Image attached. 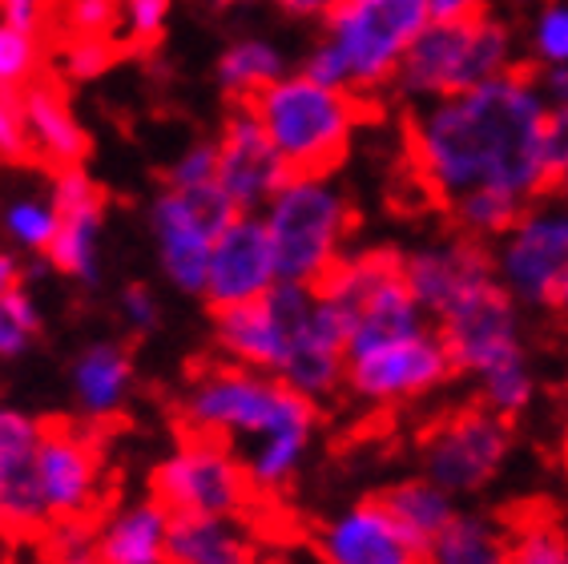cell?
I'll use <instances>...</instances> for the list:
<instances>
[{"label":"cell","mask_w":568,"mask_h":564,"mask_svg":"<svg viewBox=\"0 0 568 564\" xmlns=\"http://www.w3.org/2000/svg\"><path fill=\"white\" fill-rule=\"evenodd\" d=\"M548 113L536 77L516 69L488 85L424 101L407 118V158L419 185L448 210L476 190L536 202L552 194Z\"/></svg>","instance_id":"obj_1"},{"label":"cell","mask_w":568,"mask_h":564,"mask_svg":"<svg viewBox=\"0 0 568 564\" xmlns=\"http://www.w3.org/2000/svg\"><path fill=\"white\" fill-rule=\"evenodd\" d=\"M174 415L182 432L210 435L239 452L258 504L295 489L323 427V412L283 380L226 359L197 367L182 383Z\"/></svg>","instance_id":"obj_2"},{"label":"cell","mask_w":568,"mask_h":564,"mask_svg":"<svg viewBox=\"0 0 568 564\" xmlns=\"http://www.w3.org/2000/svg\"><path fill=\"white\" fill-rule=\"evenodd\" d=\"M318 24L323 33L298 69L363 101L379 89H395L407 49L432 17L424 0H335Z\"/></svg>","instance_id":"obj_3"},{"label":"cell","mask_w":568,"mask_h":564,"mask_svg":"<svg viewBox=\"0 0 568 564\" xmlns=\"http://www.w3.org/2000/svg\"><path fill=\"white\" fill-rule=\"evenodd\" d=\"M436 331L448 348L456 375L471 380L480 407L513 423L532 412L540 395V375H536L525 311L500 286L459 306L456 315L436 323Z\"/></svg>","instance_id":"obj_4"},{"label":"cell","mask_w":568,"mask_h":564,"mask_svg":"<svg viewBox=\"0 0 568 564\" xmlns=\"http://www.w3.org/2000/svg\"><path fill=\"white\" fill-rule=\"evenodd\" d=\"M251 109L291 174H331L363 125V101L355 93L323 85L303 69L274 81Z\"/></svg>","instance_id":"obj_5"},{"label":"cell","mask_w":568,"mask_h":564,"mask_svg":"<svg viewBox=\"0 0 568 564\" xmlns=\"http://www.w3.org/2000/svg\"><path fill=\"white\" fill-rule=\"evenodd\" d=\"M271 239L278 282L323 286L327 274L347 259L351 198L331 174H291L278 194L258 210Z\"/></svg>","instance_id":"obj_6"},{"label":"cell","mask_w":568,"mask_h":564,"mask_svg":"<svg viewBox=\"0 0 568 564\" xmlns=\"http://www.w3.org/2000/svg\"><path fill=\"white\" fill-rule=\"evenodd\" d=\"M516 53H520L516 33L493 12H480L471 21H432L407 49L404 69L395 77V93L412 105L468 93L496 77L516 73L520 69Z\"/></svg>","instance_id":"obj_7"},{"label":"cell","mask_w":568,"mask_h":564,"mask_svg":"<svg viewBox=\"0 0 568 564\" xmlns=\"http://www.w3.org/2000/svg\"><path fill=\"white\" fill-rule=\"evenodd\" d=\"M456 380L452 355L436 323L395 331V335L347 343V380L343 395L367 412H407Z\"/></svg>","instance_id":"obj_8"},{"label":"cell","mask_w":568,"mask_h":564,"mask_svg":"<svg viewBox=\"0 0 568 564\" xmlns=\"http://www.w3.org/2000/svg\"><path fill=\"white\" fill-rule=\"evenodd\" d=\"M516 452V423L480 403H459L427 423L416 444L419 476L456 496L459 504L484 496L508 472Z\"/></svg>","instance_id":"obj_9"},{"label":"cell","mask_w":568,"mask_h":564,"mask_svg":"<svg viewBox=\"0 0 568 564\" xmlns=\"http://www.w3.org/2000/svg\"><path fill=\"white\" fill-rule=\"evenodd\" d=\"M493 271L500 291L520 311H545L568 319V207L536 198L513 230L493 242Z\"/></svg>","instance_id":"obj_10"},{"label":"cell","mask_w":568,"mask_h":564,"mask_svg":"<svg viewBox=\"0 0 568 564\" xmlns=\"http://www.w3.org/2000/svg\"><path fill=\"white\" fill-rule=\"evenodd\" d=\"M150 492L170 516H246L258 512L239 452L210 435L182 432L150 467Z\"/></svg>","instance_id":"obj_11"},{"label":"cell","mask_w":568,"mask_h":564,"mask_svg":"<svg viewBox=\"0 0 568 564\" xmlns=\"http://www.w3.org/2000/svg\"><path fill=\"white\" fill-rule=\"evenodd\" d=\"M33 472L49 532L89 528L110 504L105 435L89 423H44L33 447Z\"/></svg>","instance_id":"obj_12"},{"label":"cell","mask_w":568,"mask_h":564,"mask_svg":"<svg viewBox=\"0 0 568 564\" xmlns=\"http://www.w3.org/2000/svg\"><path fill=\"white\" fill-rule=\"evenodd\" d=\"M234 214L239 210L230 207L219 185L194 190V194L162 185V194L150 202V239L158 250V266L174 291L202 294L210 250L222 230L234 222Z\"/></svg>","instance_id":"obj_13"},{"label":"cell","mask_w":568,"mask_h":564,"mask_svg":"<svg viewBox=\"0 0 568 564\" xmlns=\"http://www.w3.org/2000/svg\"><path fill=\"white\" fill-rule=\"evenodd\" d=\"M399 262H404L407 291L416 294V303L432 323H444L459 306L500 286L493 271V250L476 239H464L459 230L416 242L399 254Z\"/></svg>","instance_id":"obj_14"},{"label":"cell","mask_w":568,"mask_h":564,"mask_svg":"<svg viewBox=\"0 0 568 564\" xmlns=\"http://www.w3.org/2000/svg\"><path fill=\"white\" fill-rule=\"evenodd\" d=\"M311 299H315V286L278 282L258 303L219 311L214 315V348L226 363L278 375L291 335H295V323L306 315Z\"/></svg>","instance_id":"obj_15"},{"label":"cell","mask_w":568,"mask_h":564,"mask_svg":"<svg viewBox=\"0 0 568 564\" xmlns=\"http://www.w3.org/2000/svg\"><path fill=\"white\" fill-rule=\"evenodd\" d=\"M306 553L315 564H424V544L412 541L375 496H355L311 528Z\"/></svg>","instance_id":"obj_16"},{"label":"cell","mask_w":568,"mask_h":564,"mask_svg":"<svg viewBox=\"0 0 568 564\" xmlns=\"http://www.w3.org/2000/svg\"><path fill=\"white\" fill-rule=\"evenodd\" d=\"M49 194L61 222L44 262L73 282H98L101 254H105V190L93 182L85 165H69V170H53Z\"/></svg>","instance_id":"obj_17"},{"label":"cell","mask_w":568,"mask_h":564,"mask_svg":"<svg viewBox=\"0 0 568 564\" xmlns=\"http://www.w3.org/2000/svg\"><path fill=\"white\" fill-rule=\"evenodd\" d=\"M214 145H219V190L239 214H258L291 178L251 105L226 109Z\"/></svg>","instance_id":"obj_18"},{"label":"cell","mask_w":568,"mask_h":564,"mask_svg":"<svg viewBox=\"0 0 568 564\" xmlns=\"http://www.w3.org/2000/svg\"><path fill=\"white\" fill-rule=\"evenodd\" d=\"M274 286H278V266H274V250L263 230V218L234 214V222L222 230L214 250H210L206 279H202L197 299L219 315V311L258 303Z\"/></svg>","instance_id":"obj_19"},{"label":"cell","mask_w":568,"mask_h":564,"mask_svg":"<svg viewBox=\"0 0 568 564\" xmlns=\"http://www.w3.org/2000/svg\"><path fill=\"white\" fill-rule=\"evenodd\" d=\"M291 391H298L303 400H311L315 407L339 400L343 380H347V331H343L339 315L323 303V294L315 291L306 315L295 323L291 348L278 375Z\"/></svg>","instance_id":"obj_20"},{"label":"cell","mask_w":568,"mask_h":564,"mask_svg":"<svg viewBox=\"0 0 568 564\" xmlns=\"http://www.w3.org/2000/svg\"><path fill=\"white\" fill-rule=\"evenodd\" d=\"M133 391H138V363L133 351L118 339H98L77 351L69 363V395H73L77 423L105 427L130 412Z\"/></svg>","instance_id":"obj_21"},{"label":"cell","mask_w":568,"mask_h":564,"mask_svg":"<svg viewBox=\"0 0 568 564\" xmlns=\"http://www.w3.org/2000/svg\"><path fill=\"white\" fill-rule=\"evenodd\" d=\"M170 524L174 516L150 492L110 500L89 524V544L101 564H170Z\"/></svg>","instance_id":"obj_22"},{"label":"cell","mask_w":568,"mask_h":564,"mask_svg":"<svg viewBox=\"0 0 568 564\" xmlns=\"http://www.w3.org/2000/svg\"><path fill=\"white\" fill-rule=\"evenodd\" d=\"M271 548L258 512L246 516H174L170 564H258Z\"/></svg>","instance_id":"obj_23"},{"label":"cell","mask_w":568,"mask_h":564,"mask_svg":"<svg viewBox=\"0 0 568 564\" xmlns=\"http://www.w3.org/2000/svg\"><path fill=\"white\" fill-rule=\"evenodd\" d=\"M24 125H29V150L49 170L85 165L89 158V130L77 118L61 81L41 77L33 89H24Z\"/></svg>","instance_id":"obj_24"},{"label":"cell","mask_w":568,"mask_h":564,"mask_svg":"<svg viewBox=\"0 0 568 564\" xmlns=\"http://www.w3.org/2000/svg\"><path fill=\"white\" fill-rule=\"evenodd\" d=\"M33 447L0 452V532L24 544H41L49 536V516H44L33 472Z\"/></svg>","instance_id":"obj_25"},{"label":"cell","mask_w":568,"mask_h":564,"mask_svg":"<svg viewBox=\"0 0 568 564\" xmlns=\"http://www.w3.org/2000/svg\"><path fill=\"white\" fill-rule=\"evenodd\" d=\"M424 564H508V521L484 508H459L456 521L424 544Z\"/></svg>","instance_id":"obj_26"},{"label":"cell","mask_w":568,"mask_h":564,"mask_svg":"<svg viewBox=\"0 0 568 564\" xmlns=\"http://www.w3.org/2000/svg\"><path fill=\"white\" fill-rule=\"evenodd\" d=\"M286 73H291L286 53L266 37H234L214 61V77H219L230 105H251L258 93H266Z\"/></svg>","instance_id":"obj_27"},{"label":"cell","mask_w":568,"mask_h":564,"mask_svg":"<svg viewBox=\"0 0 568 564\" xmlns=\"http://www.w3.org/2000/svg\"><path fill=\"white\" fill-rule=\"evenodd\" d=\"M379 500H383V508L395 516V524L419 544L436 541L439 532L456 521V512L464 508L456 496H448L439 484H432V480L419 476V472L387 484V489L379 492Z\"/></svg>","instance_id":"obj_28"},{"label":"cell","mask_w":568,"mask_h":564,"mask_svg":"<svg viewBox=\"0 0 568 564\" xmlns=\"http://www.w3.org/2000/svg\"><path fill=\"white\" fill-rule=\"evenodd\" d=\"M57 202L49 190H21L0 202V234L17 254L44 259L57 239Z\"/></svg>","instance_id":"obj_29"},{"label":"cell","mask_w":568,"mask_h":564,"mask_svg":"<svg viewBox=\"0 0 568 564\" xmlns=\"http://www.w3.org/2000/svg\"><path fill=\"white\" fill-rule=\"evenodd\" d=\"M508 564H568V524L548 508H525L508 521Z\"/></svg>","instance_id":"obj_30"},{"label":"cell","mask_w":568,"mask_h":564,"mask_svg":"<svg viewBox=\"0 0 568 564\" xmlns=\"http://www.w3.org/2000/svg\"><path fill=\"white\" fill-rule=\"evenodd\" d=\"M528 202L508 194H496V190H476V194L456 198L448 207L452 214V230H459L464 239H476L484 246H493L500 234L513 230V222L525 214Z\"/></svg>","instance_id":"obj_31"},{"label":"cell","mask_w":568,"mask_h":564,"mask_svg":"<svg viewBox=\"0 0 568 564\" xmlns=\"http://www.w3.org/2000/svg\"><path fill=\"white\" fill-rule=\"evenodd\" d=\"M44 61H49V44L41 33H24L0 21V89H12V93L33 89L44 77Z\"/></svg>","instance_id":"obj_32"},{"label":"cell","mask_w":568,"mask_h":564,"mask_svg":"<svg viewBox=\"0 0 568 564\" xmlns=\"http://www.w3.org/2000/svg\"><path fill=\"white\" fill-rule=\"evenodd\" d=\"M41 303L29 286L0 299V363H17L37 348L41 339Z\"/></svg>","instance_id":"obj_33"},{"label":"cell","mask_w":568,"mask_h":564,"mask_svg":"<svg viewBox=\"0 0 568 564\" xmlns=\"http://www.w3.org/2000/svg\"><path fill=\"white\" fill-rule=\"evenodd\" d=\"M528 61L536 69L568 66V0H540L525 29Z\"/></svg>","instance_id":"obj_34"},{"label":"cell","mask_w":568,"mask_h":564,"mask_svg":"<svg viewBox=\"0 0 568 564\" xmlns=\"http://www.w3.org/2000/svg\"><path fill=\"white\" fill-rule=\"evenodd\" d=\"M118 37H65L57 44V73L65 81L85 85V81H98V77L110 73L118 66Z\"/></svg>","instance_id":"obj_35"},{"label":"cell","mask_w":568,"mask_h":564,"mask_svg":"<svg viewBox=\"0 0 568 564\" xmlns=\"http://www.w3.org/2000/svg\"><path fill=\"white\" fill-rule=\"evenodd\" d=\"M174 21V0H118V41L130 49H158Z\"/></svg>","instance_id":"obj_36"},{"label":"cell","mask_w":568,"mask_h":564,"mask_svg":"<svg viewBox=\"0 0 568 564\" xmlns=\"http://www.w3.org/2000/svg\"><path fill=\"white\" fill-rule=\"evenodd\" d=\"M165 185H170V190H186V194H194V190H214V185H219V145H214V138L190 141L186 150L165 165Z\"/></svg>","instance_id":"obj_37"},{"label":"cell","mask_w":568,"mask_h":564,"mask_svg":"<svg viewBox=\"0 0 568 564\" xmlns=\"http://www.w3.org/2000/svg\"><path fill=\"white\" fill-rule=\"evenodd\" d=\"M65 37H118V0H61Z\"/></svg>","instance_id":"obj_38"},{"label":"cell","mask_w":568,"mask_h":564,"mask_svg":"<svg viewBox=\"0 0 568 564\" xmlns=\"http://www.w3.org/2000/svg\"><path fill=\"white\" fill-rule=\"evenodd\" d=\"M33 158L29 150V125H24V93L0 89V162L21 165Z\"/></svg>","instance_id":"obj_39"},{"label":"cell","mask_w":568,"mask_h":564,"mask_svg":"<svg viewBox=\"0 0 568 564\" xmlns=\"http://www.w3.org/2000/svg\"><path fill=\"white\" fill-rule=\"evenodd\" d=\"M118 315L130 335H150V331H158V323H162V303H158V294H153L145 282H130V286H121V294H118Z\"/></svg>","instance_id":"obj_40"},{"label":"cell","mask_w":568,"mask_h":564,"mask_svg":"<svg viewBox=\"0 0 568 564\" xmlns=\"http://www.w3.org/2000/svg\"><path fill=\"white\" fill-rule=\"evenodd\" d=\"M33 564H101L93 544H89V528H57L37 544Z\"/></svg>","instance_id":"obj_41"},{"label":"cell","mask_w":568,"mask_h":564,"mask_svg":"<svg viewBox=\"0 0 568 564\" xmlns=\"http://www.w3.org/2000/svg\"><path fill=\"white\" fill-rule=\"evenodd\" d=\"M53 12V0H0V21L12 24V29H24V33L44 37Z\"/></svg>","instance_id":"obj_42"},{"label":"cell","mask_w":568,"mask_h":564,"mask_svg":"<svg viewBox=\"0 0 568 564\" xmlns=\"http://www.w3.org/2000/svg\"><path fill=\"white\" fill-rule=\"evenodd\" d=\"M427 4V17L439 24L448 21H471V17H480L488 12V0H424Z\"/></svg>","instance_id":"obj_43"},{"label":"cell","mask_w":568,"mask_h":564,"mask_svg":"<svg viewBox=\"0 0 568 564\" xmlns=\"http://www.w3.org/2000/svg\"><path fill=\"white\" fill-rule=\"evenodd\" d=\"M536 89H540V98H545L548 109H565L568 105V66L557 69H536Z\"/></svg>","instance_id":"obj_44"},{"label":"cell","mask_w":568,"mask_h":564,"mask_svg":"<svg viewBox=\"0 0 568 564\" xmlns=\"http://www.w3.org/2000/svg\"><path fill=\"white\" fill-rule=\"evenodd\" d=\"M548 153H552L557 174L560 170H568V105L548 113Z\"/></svg>","instance_id":"obj_45"},{"label":"cell","mask_w":568,"mask_h":564,"mask_svg":"<svg viewBox=\"0 0 568 564\" xmlns=\"http://www.w3.org/2000/svg\"><path fill=\"white\" fill-rule=\"evenodd\" d=\"M21 286H29V266H24V259L17 250H0V299L12 291H21Z\"/></svg>","instance_id":"obj_46"},{"label":"cell","mask_w":568,"mask_h":564,"mask_svg":"<svg viewBox=\"0 0 568 564\" xmlns=\"http://www.w3.org/2000/svg\"><path fill=\"white\" fill-rule=\"evenodd\" d=\"M271 4L286 17H295V21H323L335 0H271Z\"/></svg>","instance_id":"obj_47"},{"label":"cell","mask_w":568,"mask_h":564,"mask_svg":"<svg viewBox=\"0 0 568 564\" xmlns=\"http://www.w3.org/2000/svg\"><path fill=\"white\" fill-rule=\"evenodd\" d=\"M258 564H315L311 553H286V548H266Z\"/></svg>","instance_id":"obj_48"},{"label":"cell","mask_w":568,"mask_h":564,"mask_svg":"<svg viewBox=\"0 0 568 564\" xmlns=\"http://www.w3.org/2000/svg\"><path fill=\"white\" fill-rule=\"evenodd\" d=\"M552 198H557V202H565V207H568V170H560L557 182H552Z\"/></svg>","instance_id":"obj_49"},{"label":"cell","mask_w":568,"mask_h":564,"mask_svg":"<svg viewBox=\"0 0 568 564\" xmlns=\"http://www.w3.org/2000/svg\"><path fill=\"white\" fill-rule=\"evenodd\" d=\"M197 4H206L210 12H230V9H239L242 0H197Z\"/></svg>","instance_id":"obj_50"},{"label":"cell","mask_w":568,"mask_h":564,"mask_svg":"<svg viewBox=\"0 0 568 564\" xmlns=\"http://www.w3.org/2000/svg\"><path fill=\"white\" fill-rule=\"evenodd\" d=\"M565 456H568V400H565Z\"/></svg>","instance_id":"obj_51"},{"label":"cell","mask_w":568,"mask_h":564,"mask_svg":"<svg viewBox=\"0 0 568 564\" xmlns=\"http://www.w3.org/2000/svg\"><path fill=\"white\" fill-rule=\"evenodd\" d=\"M565 343H568V331H565Z\"/></svg>","instance_id":"obj_52"}]
</instances>
